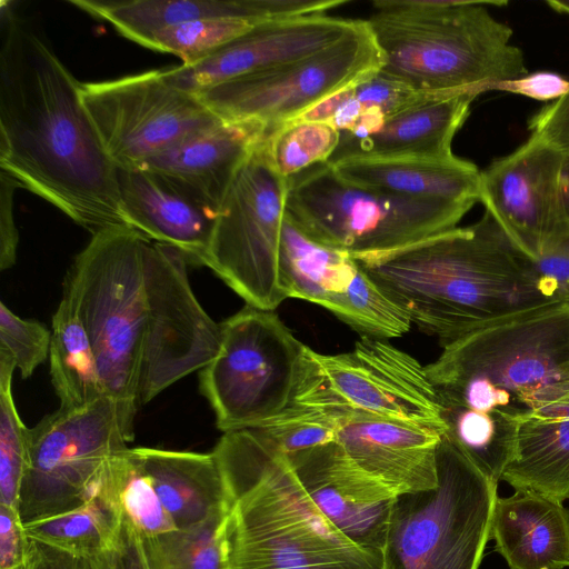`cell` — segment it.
Segmentation results:
<instances>
[{"mask_svg":"<svg viewBox=\"0 0 569 569\" xmlns=\"http://www.w3.org/2000/svg\"><path fill=\"white\" fill-rule=\"evenodd\" d=\"M12 4L1 2L0 172L92 234L128 226L81 83Z\"/></svg>","mask_w":569,"mask_h":569,"instance_id":"cell-1","label":"cell"},{"mask_svg":"<svg viewBox=\"0 0 569 569\" xmlns=\"http://www.w3.org/2000/svg\"><path fill=\"white\" fill-rule=\"evenodd\" d=\"M425 333L441 346L557 303L540 291L532 260L485 212L403 248L353 257ZM559 303V302H558Z\"/></svg>","mask_w":569,"mask_h":569,"instance_id":"cell-2","label":"cell"},{"mask_svg":"<svg viewBox=\"0 0 569 569\" xmlns=\"http://www.w3.org/2000/svg\"><path fill=\"white\" fill-rule=\"evenodd\" d=\"M212 455L230 501L233 569H385L383 551L340 532L257 430L224 432Z\"/></svg>","mask_w":569,"mask_h":569,"instance_id":"cell-3","label":"cell"},{"mask_svg":"<svg viewBox=\"0 0 569 569\" xmlns=\"http://www.w3.org/2000/svg\"><path fill=\"white\" fill-rule=\"evenodd\" d=\"M427 375L442 407L569 418V306L549 303L443 347Z\"/></svg>","mask_w":569,"mask_h":569,"instance_id":"cell-4","label":"cell"},{"mask_svg":"<svg viewBox=\"0 0 569 569\" xmlns=\"http://www.w3.org/2000/svg\"><path fill=\"white\" fill-rule=\"evenodd\" d=\"M508 1L377 0L367 24L380 72L415 91L447 96L492 90L529 73L512 30L489 6Z\"/></svg>","mask_w":569,"mask_h":569,"instance_id":"cell-5","label":"cell"},{"mask_svg":"<svg viewBox=\"0 0 569 569\" xmlns=\"http://www.w3.org/2000/svg\"><path fill=\"white\" fill-rule=\"evenodd\" d=\"M148 240L128 226L92 234L63 284L91 341L107 395L136 409L147 323Z\"/></svg>","mask_w":569,"mask_h":569,"instance_id":"cell-6","label":"cell"},{"mask_svg":"<svg viewBox=\"0 0 569 569\" xmlns=\"http://www.w3.org/2000/svg\"><path fill=\"white\" fill-rule=\"evenodd\" d=\"M472 203L417 199L343 180L328 162L288 178L287 214L352 257L388 252L453 229Z\"/></svg>","mask_w":569,"mask_h":569,"instance_id":"cell-7","label":"cell"},{"mask_svg":"<svg viewBox=\"0 0 569 569\" xmlns=\"http://www.w3.org/2000/svg\"><path fill=\"white\" fill-rule=\"evenodd\" d=\"M435 489L397 497L385 569H478L490 539L498 483L445 432Z\"/></svg>","mask_w":569,"mask_h":569,"instance_id":"cell-8","label":"cell"},{"mask_svg":"<svg viewBox=\"0 0 569 569\" xmlns=\"http://www.w3.org/2000/svg\"><path fill=\"white\" fill-rule=\"evenodd\" d=\"M136 412V408L104 396L80 409L59 408L30 428L18 499L22 523L94 499L103 466L133 439Z\"/></svg>","mask_w":569,"mask_h":569,"instance_id":"cell-9","label":"cell"},{"mask_svg":"<svg viewBox=\"0 0 569 569\" xmlns=\"http://www.w3.org/2000/svg\"><path fill=\"white\" fill-rule=\"evenodd\" d=\"M290 401L448 431L426 367L386 339L361 336L352 350L338 355L305 346Z\"/></svg>","mask_w":569,"mask_h":569,"instance_id":"cell-10","label":"cell"},{"mask_svg":"<svg viewBox=\"0 0 569 569\" xmlns=\"http://www.w3.org/2000/svg\"><path fill=\"white\" fill-rule=\"evenodd\" d=\"M200 390L224 432L256 428L290 402L305 349L273 310L247 305L221 325Z\"/></svg>","mask_w":569,"mask_h":569,"instance_id":"cell-11","label":"cell"},{"mask_svg":"<svg viewBox=\"0 0 569 569\" xmlns=\"http://www.w3.org/2000/svg\"><path fill=\"white\" fill-rule=\"evenodd\" d=\"M263 139L216 213L206 266L247 305L273 310L288 298L279 266L288 179L270 163Z\"/></svg>","mask_w":569,"mask_h":569,"instance_id":"cell-12","label":"cell"},{"mask_svg":"<svg viewBox=\"0 0 569 569\" xmlns=\"http://www.w3.org/2000/svg\"><path fill=\"white\" fill-rule=\"evenodd\" d=\"M366 20L338 42L300 59L241 76L197 93L226 122L270 130L381 69Z\"/></svg>","mask_w":569,"mask_h":569,"instance_id":"cell-13","label":"cell"},{"mask_svg":"<svg viewBox=\"0 0 569 569\" xmlns=\"http://www.w3.org/2000/svg\"><path fill=\"white\" fill-rule=\"evenodd\" d=\"M83 104L117 168H136L221 122L196 93L161 70L81 83Z\"/></svg>","mask_w":569,"mask_h":569,"instance_id":"cell-14","label":"cell"},{"mask_svg":"<svg viewBox=\"0 0 569 569\" xmlns=\"http://www.w3.org/2000/svg\"><path fill=\"white\" fill-rule=\"evenodd\" d=\"M177 249L148 240L144 249L147 323L137 405L204 368L217 355L221 327L197 300Z\"/></svg>","mask_w":569,"mask_h":569,"instance_id":"cell-15","label":"cell"},{"mask_svg":"<svg viewBox=\"0 0 569 569\" xmlns=\"http://www.w3.org/2000/svg\"><path fill=\"white\" fill-rule=\"evenodd\" d=\"M563 154L530 134L515 151L480 171L479 201L532 261L569 230L560 186Z\"/></svg>","mask_w":569,"mask_h":569,"instance_id":"cell-16","label":"cell"},{"mask_svg":"<svg viewBox=\"0 0 569 569\" xmlns=\"http://www.w3.org/2000/svg\"><path fill=\"white\" fill-rule=\"evenodd\" d=\"M362 20L326 13L270 20L190 63L160 69L171 86L199 93L231 79L263 71L322 50L360 27Z\"/></svg>","mask_w":569,"mask_h":569,"instance_id":"cell-17","label":"cell"},{"mask_svg":"<svg viewBox=\"0 0 569 569\" xmlns=\"http://www.w3.org/2000/svg\"><path fill=\"white\" fill-rule=\"evenodd\" d=\"M306 493L356 545L383 551L397 495L358 466L338 441L287 456Z\"/></svg>","mask_w":569,"mask_h":569,"instance_id":"cell-18","label":"cell"},{"mask_svg":"<svg viewBox=\"0 0 569 569\" xmlns=\"http://www.w3.org/2000/svg\"><path fill=\"white\" fill-rule=\"evenodd\" d=\"M337 441L362 469L397 496L438 485L437 430L357 412H333Z\"/></svg>","mask_w":569,"mask_h":569,"instance_id":"cell-19","label":"cell"},{"mask_svg":"<svg viewBox=\"0 0 569 569\" xmlns=\"http://www.w3.org/2000/svg\"><path fill=\"white\" fill-rule=\"evenodd\" d=\"M108 21L120 34L143 46L156 31L199 19L233 18L261 22L326 13L343 0H69Z\"/></svg>","mask_w":569,"mask_h":569,"instance_id":"cell-20","label":"cell"},{"mask_svg":"<svg viewBox=\"0 0 569 569\" xmlns=\"http://www.w3.org/2000/svg\"><path fill=\"white\" fill-rule=\"evenodd\" d=\"M267 133L258 124L223 121L184 139L140 168L160 176L217 213L238 170Z\"/></svg>","mask_w":569,"mask_h":569,"instance_id":"cell-21","label":"cell"},{"mask_svg":"<svg viewBox=\"0 0 569 569\" xmlns=\"http://www.w3.org/2000/svg\"><path fill=\"white\" fill-rule=\"evenodd\" d=\"M117 183L130 228L177 249L188 261L206 266L214 212L140 167L117 168Z\"/></svg>","mask_w":569,"mask_h":569,"instance_id":"cell-22","label":"cell"},{"mask_svg":"<svg viewBox=\"0 0 569 569\" xmlns=\"http://www.w3.org/2000/svg\"><path fill=\"white\" fill-rule=\"evenodd\" d=\"M478 94L431 96L389 116L377 131L363 138L340 133L339 144L327 162L357 157H451L452 140Z\"/></svg>","mask_w":569,"mask_h":569,"instance_id":"cell-23","label":"cell"},{"mask_svg":"<svg viewBox=\"0 0 569 569\" xmlns=\"http://www.w3.org/2000/svg\"><path fill=\"white\" fill-rule=\"evenodd\" d=\"M490 539L510 569L569 567V512L546 495L516 490L497 497Z\"/></svg>","mask_w":569,"mask_h":569,"instance_id":"cell-24","label":"cell"},{"mask_svg":"<svg viewBox=\"0 0 569 569\" xmlns=\"http://www.w3.org/2000/svg\"><path fill=\"white\" fill-rule=\"evenodd\" d=\"M330 166L348 182L395 194L472 204L479 201L480 170L455 154L357 157Z\"/></svg>","mask_w":569,"mask_h":569,"instance_id":"cell-25","label":"cell"},{"mask_svg":"<svg viewBox=\"0 0 569 569\" xmlns=\"http://www.w3.org/2000/svg\"><path fill=\"white\" fill-rule=\"evenodd\" d=\"M134 450L177 529L196 527L230 506L212 452Z\"/></svg>","mask_w":569,"mask_h":569,"instance_id":"cell-26","label":"cell"},{"mask_svg":"<svg viewBox=\"0 0 569 569\" xmlns=\"http://www.w3.org/2000/svg\"><path fill=\"white\" fill-rule=\"evenodd\" d=\"M279 266L288 298L317 303L336 317L361 272L359 262L350 253L316 241L287 212Z\"/></svg>","mask_w":569,"mask_h":569,"instance_id":"cell-27","label":"cell"},{"mask_svg":"<svg viewBox=\"0 0 569 569\" xmlns=\"http://www.w3.org/2000/svg\"><path fill=\"white\" fill-rule=\"evenodd\" d=\"M428 97L379 70L332 93L299 119L325 122L359 139L377 131L389 116Z\"/></svg>","mask_w":569,"mask_h":569,"instance_id":"cell-28","label":"cell"},{"mask_svg":"<svg viewBox=\"0 0 569 569\" xmlns=\"http://www.w3.org/2000/svg\"><path fill=\"white\" fill-rule=\"evenodd\" d=\"M501 480L516 490L569 499V418L522 421L515 456Z\"/></svg>","mask_w":569,"mask_h":569,"instance_id":"cell-29","label":"cell"},{"mask_svg":"<svg viewBox=\"0 0 569 569\" xmlns=\"http://www.w3.org/2000/svg\"><path fill=\"white\" fill-rule=\"evenodd\" d=\"M49 359L60 409H80L108 396L89 336L73 301L64 293L52 317Z\"/></svg>","mask_w":569,"mask_h":569,"instance_id":"cell-30","label":"cell"},{"mask_svg":"<svg viewBox=\"0 0 569 569\" xmlns=\"http://www.w3.org/2000/svg\"><path fill=\"white\" fill-rule=\"evenodd\" d=\"M97 497L108 502L142 539L177 529L134 448L106 462L98 479Z\"/></svg>","mask_w":569,"mask_h":569,"instance_id":"cell-31","label":"cell"},{"mask_svg":"<svg viewBox=\"0 0 569 569\" xmlns=\"http://www.w3.org/2000/svg\"><path fill=\"white\" fill-rule=\"evenodd\" d=\"M230 506L200 525L142 539L149 569H233Z\"/></svg>","mask_w":569,"mask_h":569,"instance_id":"cell-32","label":"cell"},{"mask_svg":"<svg viewBox=\"0 0 569 569\" xmlns=\"http://www.w3.org/2000/svg\"><path fill=\"white\" fill-rule=\"evenodd\" d=\"M447 433L491 481L498 483L511 462L522 421L465 407H443Z\"/></svg>","mask_w":569,"mask_h":569,"instance_id":"cell-33","label":"cell"},{"mask_svg":"<svg viewBox=\"0 0 569 569\" xmlns=\"http://www.w3.org/2000/svg\"><path fill=\"white\" fill-rule=\"evenodd\" d=\"M120 516L102 498L24 526L30 539L83 556L93 557L112 540Z\"/></svg>","mask_w":569,"mask_h":569,"instance_id":"cell-34","label":"cell"},{"mask_svg":"<svg viewBox=\"0 0 569 569\" xmlns=\"http://www.w3.org/2000/svg\"><path fill=\"white\" fill-rule=\"evenodd\" d=\"M339 141L340 132L328 123L291 120L270 130L263 144L274 170L288 179L327 162Z\"/></svg>","mask_w":569,"mask_h":569,"instance_id":"cell-35","label":"cell"},{"mask_svg":"<svg viewBox=\"0 0 569 569\" xmlns=\"http://www.w3.org/2000/svg\"><path fill=\"white\" fill-rule=\"evenodd\" d=\"M13 359L0 352V505L18 509L28 459V431L17 411L12 390Z\"/></svg>","mask_w":569,"mask_h":569,"instance_id":"cell-36","label":"cell"},{"mask_svg":"<svg viewBox=\"0 0 569 569\" xmlns=\"http://www.w3.org/2000/svg\"><path fill=\"white\" fill-rule=\"evenodd\" d=\"M253 23L233 18L199 19L153 32L143 47L174 54L193 63L250 30Z\"/></svg>","mask_w":569,"mask_h":569,"instance_id":"cell-37","label":"cell"},{"mask_svg":"<svg viewBox=\"0 0 569 569\" xmlns=\"http://www.w3.org/2000/svg\"><path fill=\"white\" fill-rule=\"evenodd\" d=\"M251 429L286 456L337 441L335 413L296 401H290L279 415Z\"/></svg>","mask_w":569,"mask_h":569,"instance_id":"cell-38","label":"cell"},{"mask_svg":"<svg viewBox=\"0 0 569 569\" xmlns=\"http://www.w3.org/2000/svg\"><path fill=\"white\" fill-rule=\"evenodd\" d=\"M51 332L37 320H26L0 303V352L10 356L23 379L44 362L50 352Z\"/></svg>","mask_w":569,"mask_h":569,"instance_id":"cell-39","label":"cell"},{"mask_svg":"<svg viewBox=\"0 0 569 569\" xmlns=\"http://www.w3.org/2000/svg\"><path fill=\"white\" fill-rule=\"evenodd\" d=\"M532 266L541 293L552 302L569 306V230Z\"/></svg>","mask_w":569,"mask_h":569,"instance_id":"cell-40","label":"cell"},{"mask_svg":"<svg viewBox=\"0 0 569 569\" xmlns=\"http://www.w3.org/2000/svg\"><path fill=\"white\" fill-rule=\"evenodd\" d=\"M89 558L92 569H149L141 536L121 516L110 543Z\"/></svg>","mask_w":569,"mask_h":569,"instance_id":"cell-41","label":"cell"},{"mask_svg":"<svg viewBox=\"0 0 569 569\" xmlns=\"http://www.w3.org/2000/svg\"><path fill=\"white\" fill-rule=\"evenodd\" d=\"M29 545L18 509L0 505V569H22Z\"/></svg>","mask_w":569,"mask_h":569,"instance_id":"cell-42","label":"cell"},{"mask_svg":"<svg viewBox=\"0 0 569 569\" xmlns=\"http://www.w3.org/2000/svg\"><path fill=\"white\" fill-rule=\"evenodd\" d=\"M528 130L563 152L569 151V92L537 111L528 120Z\"/></svg>","mask_w":569,"mask_h":569,"instance_id":"cell-43","label":"cell"},{"mask_svg":"<svg viewBox=\"0 0 569 569\" xmlns=\"http://www.w3.org/2000/svg\"><path fill=\"white\" fill-rule=\"evenodd\" d=\"M492 90L552 102L569 92V80L552 71H536L516 80L498 83Z\"/></svg>","mask_w":569,"mask_h":569,"instance_id":"cell-44","label":"cell"},{"mask_svg":"<svg viewBox=\"0 0 569 569\" xmlns=\"http://www.w3.org/2000/svg\"><path fill=\"white\" fill-rule=\"evenodd\" d=\"M18 186L0 172V269H10L17 260L19 233L13 219V194Z\"/></svg>","mask_w":569,"mask_h":569,"instance_id":"cell-45","label":"cell"},{"mask_svg":"<svg viewBox=\"0 0 569 569\" xmlns=\"http://www.w3.org/2000/svg\"><path fill=\"white\" fill-rule=\"evenodd\" d=\"M22 569H92L90 558L30 539L27 562Z\"/></svg>","mask_w":569,"mask_h":569,"instance_id":"cell-46","label":"cell"},{"mask_svg":"<svg viewBox=\"0 0 569 569\" xmlns=\"http://www.w3.org/2000/svg\"><path fill=\"white\" fill-rule=\"evenodd\" d=\"M560 186H561V197L562 204L566 219L569 223V151H565L561 176H560Z\"/></svg>","mask_w":569,"mask_h":569,"instance_id":"cell-47","label":"cell"},{"mask_svg":"<svg viewBox=\"0 0 569 569\" xmlns=\"http://www.w3.org/2000/svg\"><path fill=\"white\" fill-rule=\"evenodd\" d=\"M546 4L558 13L569 16V0H548Z\"/></svg>","mask_w":569,"mask_h":569,"instance_id":"cell-48","label":"cell"}]
</instances>
